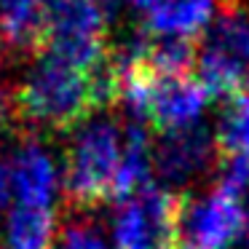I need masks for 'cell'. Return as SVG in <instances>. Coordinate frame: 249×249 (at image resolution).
<instances>
[{"mask_svg":"<svg viewBox=\"0 0 249 249\" xmlns=\"http://www.w3.org/2000/svg\"><path fill=\"white\" fill-rule=\"evenodd\" d=\"M17 102L22 131L72 134L94 113L86 72L49 54H38L17 81Z\"/></svg>","mask_w":249,"mask_h":249,"instance_id":"6da1fadb","label":"cell"},{"mask_svg":"<svg viewBox=\"0 0 249 249\" xmlns=\"http://www.w3.org/2000/svg\"><path fill=\"white\" fill-rule=\"evenodd\" d=\"M121 153V126L107 115L89 118L72 131L62 158V190L67 212H91L110 198Z\"/></svg>","mask_w":249,"mask_h":249,"instance_id":"7a4b0ae2","label":"cell"},{"mask_svg":"<svg viewBox=\"0 0 249 249\" xmlns=\"http://www.w3.org/2000/svg\"><path fill=\"white\" fill-rule=\"evenodd\" d=\"M198 81L212 99H233L249 70V14L244 6L225 8L206 27L198 49Z\"/></svg>","mask_w":249,"mask_h":249,"instance_id":"3957f363","label":"cell"},{"mask_svg":"<svg viewBox=\"0 0 249 249\" xmlns=\"http://www.w3.org/2000/svg\"><path fill=\"white\" fill-rule=\"evenodd\" d=\"M247 233V206L214 185L209 193H179L174 217L177 249H231Z\"/></svg>","mask_w":249,"mask_h":249,"instance_id":"277c9868","label":"cell"},{"mask_svg":"<svg viewBox=\"0 0 249 249\" xmlns=\"http://www.w3.org/2000/svg\"><path fill=\"white\" fill-rule=\"evenodd\" d=\"M107 22L94 0H49V24L40 54L75 70H91L107 51Z\"/></svg>","mask_w":249,"mask_h":249,"instance_id":"5b68a950","label":"cell"},{"mask_svg":"<svg viewBox=\"0 0 249 249\" xmlns=\"http://www.w3.org/2000/svg\"><path fill=\"white\" fill-rule=\"evenodd\" d=\"M177 196L161 185L147 182L137 196L118 204L113 238L118 249H172Z\"/></svg>","mask_w":249,"mask_h":249,"instance_id":"8992f818","label":"cell"},{"mask_svg":"<svg viewBox=\"0 0 249 249\" xmlns=\"http://www.w3.org/2000/svg\"><path fill=\"white\" fill-rule=\"evenodd\" d=\"M220 166V147L214 131L204 124L161 134L153 150V169L166 185H188L190 179Z\"/></svg>","mask_w":249,"mask_h":249,"instance_id":"52a82bcc","label":"cell"},{"mask_svg":"<svg viewBox=\"0 0 249 249\" xmlns=\"http://www.w3.org/2000/svg\"><path fill=\"white\" fill-rule=\"evenodd\" d=\"M209 94L198 78H156L150 81V102H147V126L158 134L179 131L201 124Z\"/></svg>","mask_w":249,"mask_h":249,"instance_id":"ba28073f","label":"cell"},{"mask_svg":"<svg viewBox=\"0 0 249 249\" xmlns=\"http://www.w3.org/2000/svg\"><path fill=\"white\" fill-rule=\"evenodd\" d=\"M6 169L11 190L19 198V206L49 209L59 190V169L43 145H38L35 140H24L11 153Z\"/></svg>","mask_w":249,"mask_h":249,"instance_id":"9c48e42d","label":"cell"},{"mask_svg":"<svg viewBox=\"0 0 249 249\" xmlns=\"http://www.w3.org/2000/svg\"><path fill=\"white\" fill-rule=\"evenodd\" d=\"M220 14V0H158L147 11L145 30L150 35L193 38L204 35Z\"/></svg>","mask_w":249,"mask_h":249,"instance_id":"30bf717a","label":"cell"},{"mask_svg":"<svg viewBox=\"0 0 249 249\" xmlns=\"http://www.w3.org/2000/svg\"><path fill=\"white\" fill-rule=\"evenodd\" d=\"M198 62V49L193 38L153 35L147 49L145 70L156 78H185Z\"/></svg>","mask_w":249,"mask_h":249,"instance_id":"8fae6325","label":"cell"},{"mask_svg":"<svg viewBox=\"0 0 249 249\" xmlns=\"http://www.w3.org/2000/svg\"><path fill=\"white\" fill-rule=\"evenodd\" d=\"M56 220L49 209L17 206L6 222V241L11 249H54Z\"/></svg>","mask_w":249,"mask_h":249,"instance_id":"7c38bea8","label":"cell"},{"mask_svg":"<svg viewBox=\"0 0 249 249\" xmlns=\"http://www.w3.org/2000/svg\"><path fill=\"white\" fill-rule=\"evenodd\" d=\"M214 140L222 158L225 156L241 158V161L249 163V97L247 94L228 99L225 110L217 121Z\"/></svg>","mask_w":249,"mask_h":249,"instance_id":"4fadbf2b","label":"cell"},{"mask_svg":"<svg viewBox=\"0 0 249 249\" xmlns=\"http://www.w3.org/2000/svg\"><path fill=\"white\" fill-rule=\"evenodd\" d=\"M54 249H110V244L89 212H67V220L56 228Z\"/></svg>","mask_w":249,"mask_h":249,"instance_id":"5bb4252c","label":"cell"},{"mask_svg":"<svg viewBox=\"0 0 249 249\" xmlns=\"http://www.w3.org/2000/svg\"><path fill=\"white\" fill-rule=\"evenodd\" d=\"M8 190H11V182H8V169H6V163H0V209H3L6 201H8Z\"/></svg>","mask_w":249,"mask_h":249,"instance_id":"9a60e30c","label":"cell"},{"mask_svg":"<svg viewBox=\"0 0 249 249\" xmlns=\"http://www.w3.org/2000/svg\"><path fill=\"white\" fill-rule=\"evenodd\" d=\"M156 3H158V0H129V6H134V8H140V11H150V8L153 6H156Z\"/></svg>","mask_w":249,"mask_h":249,"instance_id":"2e32d148","label":"cell"},{"mask_svg":"<svg viewBox=\"0 0 249 249\" xmlns=\"http://www.w3.org/2000/svg\"><path fill=\"white\" fill-rule=\"evenodd\" d=\"M247 233H244V238H247V249H249V196H247Z\"/></svg>","mask_w":249,"mask_h":249,"instance_id":"e0dca14e","label":"cell"},{"mask_svg":"<svg viewBox=\"0 0 249 249\" xmlns=\"http://www.w3.org/2000/svg\"><path fill=\"white\" fill-rule=\"evenodd\" d=\"M244 89H247V97H249V70H247V78H244Z\"/></svg>","mask_w":249,"mask_h":249,"instance_id":"ac0fdd59","label":"cell"},{"mask_svg":"<svg viewBox=\"0 0 249 249\" xmlns=\"http://www.w3.org/2000/svg\"><path fill=\"white\" fill-rule=\"evenodd\" d=\"M172 249H177V247H172Z\"/></svg>","mask_w":249,"mask_h":249,"instance_id":"d6986e66","label":"cell"}]
</instances>
